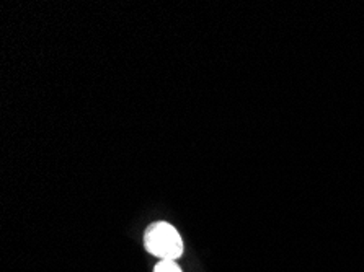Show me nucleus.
Returning <instances> with one entry per match:
<instances>
[{"mask_svg":"<svg viewBox=\"0 0 364 272\" xmlns=\"http://www.w3.org/2000/svg\"><path fill=\"white\" fill-rule=\"evenodd\" d=\"M146 248L154 256L175 261L183 254V241L180 233L167 222H159L146 232Z\"/></svg>","mask_w":364,"mask_h":272,"instance_id":"obj_1","label":"nucleus"},{"mask_svg":"<svg viewBox=\"0 0 364 272\" xmlns=\"http://www.w3.org/2000/svg\"><path fill=\"white\" fill-rule=\"evenodd\" d=\"M154 272H181V269L176 266L175 261H167V259H162L161 263L156 266V269Z\"/></svg>","mask_w":364,"mask_h":272,"instance_id":"obj_2","label":"nucleus"}]
</instances>
